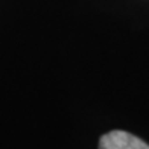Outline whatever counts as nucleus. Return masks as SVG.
<instances>
[{"label":"nucleus","mask_w":149,"mask_h":149,"mask_svg":"<svg viewBox=\"0 0 149 149\" xmlns=\"http://www.w3.org/2000/svg\"><path fill=\"white\" fill-rule=\"evenodd\" d=\"M99 149H149V145L126 131H110L99 140Z\"/></svg>","instance_id":"nucleus-1"}]
</instances>
